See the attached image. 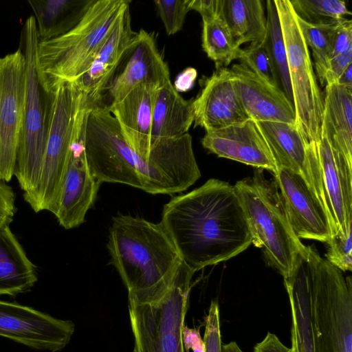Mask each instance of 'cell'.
I'll list each match as a JSON object with an SVG mask.
<instances>
[{"label": "cell", "mask_w": 352, "mask_h": 352, "mask_svg": "<svg viewBox=\"0 0 352 352\" xmlns=\"http://www.w3.org/2000/svg\"><path fill=\"white\" fill-rule=\"evenodd\" d=\"M190 10L198 12L201 18L221 16V0H190Z\"/></svg>", "instance_id": "ab89813d"}, {"label": "cell", "mask_w": 352, "mask_h": 352, "mask_svg": "<svg viewBox=\"0 0 352 352\" xmlns=\"http://www.w3.org/2000/svg\"><path fill=\"white\" fill-rule=\"evenodd\" d=\"M16 195L13 188L0 181V228L9 226L16 212Z\"/></svg>", "instance_id": "8d00e7d4"}, {"label": "cell", "mask_w": 352, "mask_h": 352, "mask_svg": "<svg viewBox=\"0 0 352 352\" xmlns=\"http://www.w3.org/2000/svg\"><path fill=\"white\" fill-rule=\"evenodd\" d=\"M298 19L307 45L312 51L315 74L320 84L324 87V77L331 59L332 33L339 20L329 23L314 24L307 23L298 16Z\"/></svg>", "instance_id": "f546056e"}, {"label": "cell", "mask_w": 352, "mask_h": 352, "mask_svg": "<svg viewBox=\"0 0 352 352\" xmlns=\"http://www.w3.org/2000/svg\"><path fill=\"white\" fill-rule=\"evenodd\" d=\"M267 32L265 41L270 52L281 90L293 104V96L289 76L287 52L274 0H267Z\"/></svg>", "instance_id": "f1b7e54d"}, {"label": "cell", "mask_w": 352, "mask_h": 352, "mask_svg": "<svg viewBox=\"0 0 352 352\" xmlns=\"http://www.w3.org/2000/svg\"><path fill=\"white\" fill-rule=\"evenodd\" d=\"M351 64H352V47L330 59L329 68L324 77L325 85L336 83L340 75Z\"/></svg>", "instance_id": "74e56055"}, {"label": "cell", "mask_w": 352, "mask_h": 352, "mask_svg": "<svg viewBox=\"0 0 352 352\" xmlns=\"http://www.w3.org/2000/svg\"><path fill=\"white\" fill-rule=\"evenodd\" d=\"M204 342L205 352H221L219 308L217 301L211 302L206 318Z\"/></svg>", "instance_id": "e575fe53"}, {"label": "cell", "mask_w": 352, "mask_h": 352, "mask_svg": "<svg viewBox=\"0 0 352 352\" xmlns=\"http://www.w3.org/2000/svg\"><path fill=\"white\" fill-rule=\"evenodd\" d=\"M23 33L26 60L25 101L14 177L23 194H28L36 188L41 175L47 142L50 94L45 91L38 79L36 54L39 41L34 16L25 21Z\"/></svg>", "instance_id": "ba28073f"}, {"label": "cell", "mask_w": 352, "mask_h": 352, "mask_svg": "<svg viewBox=\"0 0 352 352\" xmlns=\"http://www.w3.org/2000/svg\"><path fill=\"white\" fill-rule=\"evenodd\" d=\"M234 89L248 116L255 122H280L296 125L294 104L285 93L243 63L230 69Z\"/></svg>", "instance_id": "e0dca14e"}, {"label": "cell", "mask_w": 352, "mask_h": 352, "mask_svg": "<svg viewBox=\"0 0 352 352\" xmlns=\"http://www.w3.org/2000/svg\"><path fill=\"white\" fill-rule=\"evenodd\" d=\"M123 58L124 65L109 87L112 101H119L140 85L157 89L170 81L167 63L160 53L153 34L141 30Z\"/></svg>", "instance_id": "9a60e30c"}, {"label": "cell", "mask_w": 352, "mask_h": 352, "mask_svg": "<svg viewBox=\"0 0 352 352\" xmlns=\"http://www.w3.org/2000/svg\"><path fill=\"white\" fill-rule=\"evenodd\" d=\"M352 232L346 236L340 233L333 234L327 242L326 259L341 272L352 269Z\"/></svg>", "instance_id": "836d02e7"}, {"label": "cell", "mask_w": 352, "mask_h": 352, "mask_svg": "<svg viewBox=\"0 0 352 352\" xmlns=\"http://www.w3.org/2000/svg\"><path fill=\"white\" fill-rule=\"evenodd\" d=\"M352 47V21L344 18L336 23L332 33L331 58Z\"/></svg>", "instance_id": "d590c367"}, {"label": "cell", "mask_w": 352, "mask_h": 352, "mask_svg": "<svg viewBox=\"0 0 352 352\" xmlns=\"http://www.w3.org/2000/svg\"><path fill=\"white\" fill-rule=\"evenodd\" d=\"M221 17L239 46L265 39L267 18L261 0H221Z\"/></svg>", "instance_id": "484cf974"}, {"label": "cell", "mask_w": 352, "mask_h": 352, "mask_svg": "<svg viewBox=\"0 0 352 352\" xmlns=\"http://www.w3.org/2000/svg\"><path fill=\"white\" fill-rule=\"evenodd\" d=\"M297 16L314 24L329 23L351 15L346 3L340 0H292L289 1Z\"/></svg>", "instance_id": "4dcf8cb0"}, {"label": "cell", "mask_w": 352, "mask_h": 352, "mask_svg": "<svg viewBox=\"0 0 352 352\" xmlns=\"http://www.w3.org/2000/svg\"><path fill=\"white\" fill-rule=\"evenodd\" d=\"M193 100L194 126L206 132L221 129L249 120L234 89L230 69L217 68L202 82Z\"/></svg>", "instance_id": "2e32d148"}, {"label": "cell", "mask_w": 352, "mask_h": 352, "mask_svg": "<svg viewBox=\"0 0 352 352\" xmlns=\"http://www.w3.org/2000/svg\"><path fill=\"white\" fill-rule=\"evenodd\" d=\"M309 298L315 352H352V280L313 246L299 252Z\"/></svg>", "instance_id": "5b68a950"}, {"label": "cell", "mask_w": 352, "mask_h": 352, "mask_svg": "<svg viewBox=\"0 0 352 352\" xmlns=\"http://www.w3.org/2000/svg\"><path fill=\"white\" fill-rule=\"evenodd\" d=\"M336 83L352 89V64L349 65L343 72Z\"/></svg>", "instance_id": "7bdbcfd3"}, {"label": "cell", "mask_w": 352, "mask_h": 352, "mask_svg": "<svg viewBox=\"0 0 352 352\" xmlns=\"http://www.w3.org/2000/svg\"><path fill=\"white\" fill-rule=\"evenodd\" d=\"M197 70L188 67L177 77L173 85L177 91H186L192 88L197 78Z\"/></svg>", "instance_id": "b9f144b4"}, {"label": "cell", "mask_w": 352, "mask_h": 352, "mask_svg": "<svg viewBox=\"0 0 352 352\" xmlns=\"http://www.w3.org/2000/svg\"><path fill=\"white\" fill-rule=\"evenodd\" d=\"M252 236L267 264L283 279L290 274L296 256L305 246L294 233L276 182L267 180L262 169L234 185Z\"/></svg>", "instance_id": "8992f818"}, {"label": "cell", "mask_w": 352, "mask_h": 352, "mask_svg": "<svg viewBox=\"0 0 352 352\" xmlns=\"http://www.w3.org/2000/svg\"><path fill=\"white\" fill-rule=\"evenodd\" d=\"M285 41L296 113V126L307 143L322 136L324 94L314 71L309 47L289 0H274Z\"/></svg>", "instance_id": "30bf717a"}, {"label": "cell", "mask_w": 352, "mask_h": 352, "mask_svg": "<svg viewBox=\"0 0 352 352\" xmlns=\"http://www.w3.org/2000/svg\"><path fill=\"white\" fill-rule=\"evenodd\" d=\"M38 280L36 265L12 232L0 228V296H16L27 292Z\"/></svg>", "instance_id": "cb8c5ba5"}, {"label": "cell", "mask_w": 352, "mask_h": 352, "mask_svg": "<svg viewBox=\"0 0 352 352\" xmlns=\"http://www.w3.org/2000/svg\"><path fill=\"white\" fill-rule=\"evenodd\" d=\"M107 246L128 291L129 304L162 298L183 261L161 222L129 214L113 218Z\"/></svg>", "instance_id": "3957f363"}, {"label": "cell", "mask_w": 352, "mask_h": 352, "mask_svg": "<svg viewBox=\"0 0 352 352\" xmlns=\"http://www.w3.org/2000/svg\"><path fill=\"white\" fill-rule=\"evenodd\" d=\"M130 1L93 0L80 22L63 35L38 42L36 65L49 92L61 82H74L89 69Z\"/></svg>", "instance_id": "277c9868"}, {"label": "cell", "mask_w": 352, "mask_h": 352, "mask_svg": "<svg viewBox=\"0 0 352 352\" xmlns=\"http://www.w3.org/2000/svg\"><path fill=\"white\" fill-rule=\"evenodd\" d=\"M93 0H28L39 42L60 36L81 20Z\"/></svg>", "instance_id": "d4e9b609"}, {"label": "cell", "mask_w": 352, "mask_h": 352, "mask_svg": "<svg viewBox=\"0 0 352 352\" xmlns=\"http://www.w3.org/2000/svg\"><path fill=\"white\" fill-rule=\"evenodd\" d=\"M274 179L298 238L327 243L333 235L330 218L302 176L278 168Z\"/></svg>", "instance_id": "5bb4252c"}, {"label": "cell", "mask_w": 352, "mask_h": 352, "mask_svg": "<svg viewBox=\"0 0 352 352\" xmlns=\"http://www.w3.org/2000/svg\"><path fill=\"white\" fill-rule=\"evenodd\" d=\"M183 343L186 352H205V344L199 329L189 328L184 324L182 329Z\"/></svg>", "instance_id": "f35d334b"}, {"label": "cell", "mask_w": 352, "mask_h": 352, "mask_svg": "<svg viewBox=\"0 0 352 352\" xmlns=\"http://www.w3.org/2000/svg\"><path fill=\"white\" fill-rule=\"evenodd\" d=\"M239 60L262 78L280 88L265 39L250 43L248 47L242 49Z\"/></svg>", "instance_id": "1f68e13d"}, {"label": "cell", "mask_w": 352, "mask_h": 352, "mask_svg": "<svg viewBox=\"0 0 352 352\" xmlns=\"http://www.w3.org/2000/svg\"><path fill=\"white\" fill-rule=\"evenodd\" d=\"M136 33L131 28L129 7L97 53L89 69L76 80L93 102H98L102 93L109 87Z\"/></svg>", "instance_id": "44dd1931"}, {"label": "cell", "mask_w": 352, "mask_h": 352, "mask_svg": "<svg viewBox=\"0 0 352 352\" xmlns=\"http://www.w3.org/2000/svg\"><path fill=\"white\" fill-rule=\"evenodd\" d=\"M154 3L166 34L173 35L180 31L186 16L190 10V0H156Z\"/></svg>", "instance_id": "d6a6232c"}, {"label": "cell", "mask_w": 352, "mask_h": 352, "mask_svg": "<svg viewBox=\"0 0 352 352\" xmlns=\"http://www.w3.org/2000/svg\"><path fill=\"white\" fill-rule=\"evenodd\" d=\"M292 312V351L315 352L309 298L303 275L294 265L284 279Z\"/></svg>", "instance_id": "4316f807"}, {"label": "cell", "mask_w": 352, "mask_h": 352, "mask_svg": "<svg viewBox=\"0 0 352 352\" xmlns=\"http://www.w3.org/2000/svg\"><path fill=\"white\" fill-rule=\"evenodd\" d=\"M254 352H292L291 348L285 346L274 333L267 332L264 339L254 348Z\"/></svg>", "instance_id": "60d3db41"}, {"label": "cell", "mask_w": 352, "mask_h": 352, "mask_svg": "<svg viewBox=\"0 0 352 352\" xmlns=\"http://www.w3.org/2000/svg\"><path fill=\"white\" fill-rule=\"evenodd\" d=\"M193 100H185L171 81L158 89L153 114L151 147L158 142L178 138L194 122Z\"/></svg>", "instance_id": "603a6c76"}, {"label": "cell", "mask_w": 352, "mask_h": 352, "mask_svg": "<svg viewBox=\"0 0 352 352\" xmlns=\"http://www.w3.org/2000/svg\"><path fill=\"white\" fill-rule=\"evenodd\" d=\"M322 187L333 234L352 232V165L322 135L317 143Z\"/></svg>", "instance_id": "ac0fdd59"}, {"label": "cell", "mask_w": 352, "mask_h": 352, "mask_svg": "<svg viewBox=\"0 0 352 352\" xmlns=\"http://www.w3.org/2000/svg\"><path fill=\"white\" fill-rule=\"evenodd\" d=\"M158 89L140 85L107 106L128 145L145 159L151 157L153 114Z\"/></svg>", "instance_id": "ffe728a7"}, {"label": "cell", "mask_w": 352, "mask_h": 352, "mask_svg": "<svg viewBox=\"0 0 352 352\" xmlns=\"http://www.w3.org/2000/svg\"><path fill=\"white\" fill-rule=\"evenodd\" d=\"M221 352H243L235 342L222 344Z\"/></svg>", "instance_id": "ee69618b"}, {"label": "cell", "mask_w": 352, "mask_h": 352, "mask_svg": "<svg viewBox=\"0 0 352 352\" xmlns=\"http://www.w3.org/2000/svg\"><path fill=\"white\" fill-rule=\"evenodd\" d=\"M92 103L88 97L79 112L65 175L52 212L60 226L66 230L84 223L101 184L91 173L85 150L87 117Z\"/></svg>", "instance_id": "8fae6325"}, {"label": "cell", "mask_w": 352, "mask_h": 352, "mask_svg": "<svg viewBox=\"0 0 352 352\" xmlns=\"http://www.w3.org/2000/svg\"><path fill=\"white\" fill-rule=\"evenodd\" d=\"M202 146L220 157L234 160L274 175L278 167L256 122L251 119L216 131L206 132Z\"/></svg>", "instance_id": "d6986e66"}, {"label": "cell", "mask_w": 352, "mask_h": 352, "mask_svg": "<svg viewBox=\"0 0 352 352\" xmlns=\"http://www.w3.org/2000/svg\"><path fill=\"white\" fill-rule=\"evenodd\" d=\"M195 273L182 261L162 298L149 304H129L133 352H186L182 329Z\"/></svg>", "instance_id": "9c48e42d"}, {"label": "cell", "mask_w": 352, "mask_h": 352, "mask_svg": "<svg viewBox=\"0 0 352 352\" xmlns=\"http://www.w3.org/2000/svg\"><path fill=\"white\" fill-rule=\"evenodd\" d=\"M352 89L326 85L322 135L352 165Z\"/></svg>", "instance_id": "7402d4cb"}, {"label": "cell", "mask_w": 352, "mask_h": 352, "mask_svg": "<svg viewBox=\"0 0 352 352\" xmlns=\"http://www.w3.org/2000/svg\"><path fill=\"white\" fill-rule=\"evenodd\" d=\"M74 331L71 320L0 300V336L37 350L56 352L69 344Z\"/></svg>", "instance_id": "4fadbf2b"}, {"label": "cell", "mask_w": 352, "mask_h": 352, "mask_svg": "<svg viewBox=\"0 0 352 352\" xmlns=\"http://www.w3.org/2000/svg\"><path fill=\"white\" fill-rule=\"evenodd\" d=\"M50 108L46 146L41 175L34 190L23 197L39 212L55 207L67 164L79 112L88 98L80 85L61 82L50 91Z\"/></svg>", "instance_id": "52a82bcc"}, {"label": "cell", "mask_w": 352, "mask_h": 352, "mask_svg": "<svg viewBox=\"0 0 352 352\" xmlns=\"http://www.w3.org/2000/svg\"><path fill=\"white\" fill-rule=\"evenodd\" d=\"M202 47L208 58L215 63L216 69L227 67L239 59L242 49L232 36L220 15L202 18Z\"/></svg>", "instance_id": "83f0119b"}, {"label": "cell", "mask_w": 352, "mask_h": 352, "mask_svg": "<svg viewBox=\"0 0 352 352\" xmlns=\"http://www.w3.org/2000/svg\"><path fill=\"white\" fill-rule=\"evenodd\" d=\"M85 150L91 173L100 183L173 195L184 191L201 177L188 133L158 142L150 158L145 159L126 142L107 106L98 102L92 103L88 111Z\"/></svg>", "instance_id": "6da1fadb"}, {"label": "cell", "mask_w": 352, "mask_h": 352, "mask_svg": "<svg viewBox=\"0 0 352 352\" xmlns=\"http://www.w3.org/2000/svg\"><path fill=\"white\" fill-rule=\"evenodd\" d=\"M161 223L193 272L229 260L252 244L234 186L210 179L164 205Z\"/></svg>", "instance_id": "7a4b0ae2"}, {"label": "cell", "mask_w": 352, "mask_h": 352, "mask_svg": "<svg viewBox=\"0 0 352 352\" xmlns=\"http://www.w3.org/2000/svg\"><path fill=\"white\" fill-rule=\"evenodd\" d=\"M26 60L19 49L0 58V181L12 180L23 126Z\"/></svg>", "instance_id": "7c38bea8"}]
</instances>
